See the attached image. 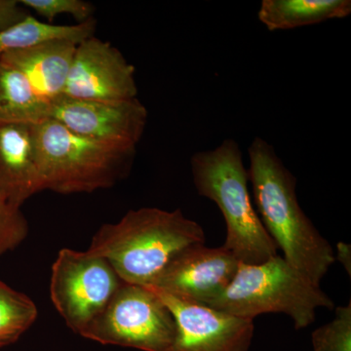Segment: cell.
I'll use <instances>...</instances> for the list:
<instances>
[{
    "label": "cell",
    "instance_id": "1",
    "mask_svg": "<svg viewBox=\"0 0 351 351\" xmlns=\"http://www.w3.org/2000/svg\"><path fill=\"white\" fill-rule=\"evenodd\" d=\"M248 154L253 203L263 228L283 258L319 287L336 262V253L302 211L295 193L297 179L263 138H254Z\"/></svg>",
    "mask_w": 351,
    "mask_h": 351
},
{
    "label": "cell",
    "instance_id": "2",
    "mask_svg": "<svg viewBox=\"0 0 351 351\" xmlns=\"http://www.w3.org/2000/svg\"><path fill=\"white\" fill-rule=\"evenodd\" d=\"M205 240L202 226L181 210L141 208L101 226L87 251L107 260L124 282L149 287L181 252Z\"/></svg>",
    "mask_w": 351,
    "mask_h": 351
},
{
    "label": "cell",
    "instance_id": "3",
    "mask_svg": "<svg viewBox=\"0 0 351 351\" xmlns=\"http://www.w3.org/2000/svg\"><path fill=\"white\" fill-rule=\"evenodd\" d=\"M191 173L198 195L213 201L225 219L226 239L223 248L239 263L257 265L278 255L254 208L248 189L239 145L226 138L212 151L191 156Z\"/></svg>",
    "mask_w": 351,
    "mask_h": 351
},
{
    "label": "cell",
    "instance_id": "4",
    "mask_svg": "<svg viewBox=\"0 0 351 351\" xmlns=\"http://www.w3.org/2000/svg\"><path fill=\"white\" fill-rule=\"evenodd\" d=\"M43 191L62 195L112 188L130 172L134 145L78 135L53 119L34 124Z\"/></svg>",
    "mask_w": 351,
    "mask_h": 351
},
{
    "label": "cell",
    "instance_id": "5",
    "mask_svg": "<svg viewBox=\"0 0 351 351\" xmlns=\"http://www.w3.org/2000/svg\"><path fill=\"white\" fill-rule=\"evenodd\" d=\"M245 319L263 313H284L297 330L313 324L319 307L332 309L334 302L318 286L279 255L267 262L239 263L232 282L208 306Z\"/></svg>",
    "mask_w": 351,
    "mask_h": 351
},
{
    "label": "cell",
    "instance_id": "6",
    "mask_svg": "<svg viewBox=\"0 0 351 351\" xmlns=\"http://www.w3.org/2000/svg\"><path fill=\"white\" fill-rule=\"evenodd\" d=\"M124 283L105 258L64 248L51 270L50 297L66 326L82 337Z\"/></svg>",
    "mask_w": 351,
    "mask_h": 351
},
{
    "label": "cell",
    "instance_id": "7",
    "mask_svg": "<svg viewBox=\"0 0 351 351\" xmlns=\"http://www.w3.org/2000/svg\"><path fill=\"white\" fill-rule=\"evenodd\" d=\"M176 335L172 313L152 289L124 283L83 338L142 351H169Z\"/></svg>",
    "mask_w": 351,
    "mask_h": 351
},
{
    "label": "cell",
    "instance_id": "8",
    "mask_svg": "<svg viewBox=\"0 0 351 351\" xmlns=\"http://www.w3.org/2000/svg\"><path fill=\"white\" fill-rule=\"evenodd\" d=\"M136 69L112 43L93 36L78 43L64 97L115 101L137 98Z\"/></svg>",
    "mask_w": 351,
    "mask_h": 351
},
{
    "label": "cell",
    "instance_id": "9",
    "mask_svg": "<svg viewBox=\"0 0 351 351\" xmlns=\"http://www.w3.org/2000/svg\"><path fill=\"white\" fill-rule=\"evenodd\" d=\"M151 289L174 317L176 335L169 351H248L250 348L255 331L254 320L181 301Z\"/></svg>",
    "mask_w": 351,
    "mask_h": 351
},
{
    "label": "cell",
    "instance_id": "10",
    "mask_svg": "<svg viewBox=\"0 0 351 351\" xmlns=\"http://www.w3.org/2000/svg\"><path fill=\"white\" fill-rule=\"evenodd\" d=\"M239 265L223 246L193 245L181 252L149 287L181 301L208 306L230 285Z\"/></svg>",
    "mask_w": 351,
    "mask_h": 351
},
{
    "label": "cell",
    "instance_id": "11",
    "mask_svg": "<svg viewBox=\"0 0 351 351\" xmlns=\"http://www.w3.org/2000/svg\"><path fill=\"white\" fill-rule=\"evenodd\" d=\"M50 119L84 137L137 147L147 126V110L138 98L103 101L63 96L51 103Z\"/></svg>",
    "mask_w": 351,
    "mask_h": 351
},
{
    "label": "cell",
    "instance_id": "12",
    "mask_svg": "<svg viewBox=\"0 0 351 351\" xmlns=\"http://www.w3.org/2000/svg\"><path fill=\"white\" fill-rule=\"evenodd\" d=\"M0 191L17 210L43 191L34 124L0 123Z\"/></svg>",
    "mask_w": 351,
    "mask_h": 351
},
{
    "label": "cell",
    "instance_id": "13",
    "mask_svg": "<svg viewBox=\"0 0 351 351\" xmlns=\"http://www.w3.org/2000/svg\"><path fill=\"white\" fill-rule=\"evenodd\" d=\"M76 46L69 40L47 41L7 53L0 60L19 71L36 94L51 105L64 96Z\"/></svg>",
    "mask_w": 351,
    "mask_h": 351
},
{
    "label": "cell",
    "instance_id": "14",
    "mask_svg": "<svg viewBox=\"0 0 351 351\" xmlns=\"http://www.w3.org/2000/svg\"><path fill=\"white\" fill-rule=\"evenodd\" d=\"M350 13V0H263L258 18L274 32L343 19Z\"/></svg>",
    "mask_w": 351,
    "mask_h": 351
},
{
    "label": "cell",
    "instance_id": "15",
    "mask_svg": "<svg viewBox=\"0 0 351 351\" xmlns=\"http://www.w3.org/2000/svg\"><path fill=\"white\" fill-rule=\"evenodd\" d=\"M51 105L22 73L0 60V123L38 124L50 119Z\"/></svg>",
    "mask_w": 351,
    "mask_h": 351
},
{
    "label": "cell",
    "instance_id": "16",
    "mask_svg": "<svg viewBox=\"0 0 351 351\" xmlns=\"http://www.w3.org/2000/svg\"><path fill=\"white\" fill-rule=\"evenodd\" d=\"M96 20L71 25L48 24L27 15L25 19L0 31V58L52 40H69L80 43L96 32Z\"/></svg>",
    "mask_w": 351,
    "mask_h": 351
},
{
    "label": "cell",
    "instance_id": "17",
    "mask_svg": "<svg viewBox=\"0 0 351 351\" xmlns=\"http://www.w3.org/2000/svg\"><path fill=\"white\" fill-rule=\"evenodd\" d=\"M38 306L29 295L0 279V348L16 343L36 322Z\"/></svg>",
    "mask_w": 351,
    "mask_h": 351
},
{
    "label": "cell",
    "instance_id": "18",
    "mask_svg": "<svg viewBox=\"0 0 351 351\" xmlns=\"http://www.w3.org/2000/svg\"><path fill=\"white\" fill-rule=\"evenodd\" d=\"M313 351H351V302L337 307L331 322L314 330Z\"/></svg>",
    "mask_w": 351,
    "mask_h": 351
},
{
    "label": "cell",
    "instance_id": "19",
    "mask_svg": "<svg viewBox=\"0 0 351 351\" xmlns=\"http://www.w3.org/2000/svg\"><path fill=\"white\" fill-rule=\"evenodd\" d=\"M25 8L31 9L52 24L57 16L71 15L78 24L93 19L94 6L84 0H21Z\"/></svg>",
    "mask_w": 351,
    "mask_h": 351
},
{
    "label": "cell",
    "instance_id": "20",
    "mask_svg": "<svg viewBox=\"0 0 351 351\" xmlns=\"http://www.w3.org/2000/svg\"><path fill=\"white\" fill-rule=\"evenodd\" d=\"M27 233L29 225L24 214L14 209L0 191V256L17 248Z\"/></svg>",
    "mask_w": 351,
    "mask_h": 351
},
{
    "label": "cell",
    "instance_id": "21",
    "mask_svg": "<svg viewBox=\"0 0 351 351\" xmlns=\"http://www.w3.org/2000/svg\"><path fill=\"white\" fill-rule=\"evenodd\" d=\"M29 13L18 0H0V31L25 19Z\"/></svg>",
    "mask_w": 351,
    "mask_h": 351
},
{
    "label": "cell",
    "instance_id": "22",
    "mask_svg": "<svg viewBox=\"0 0 351 351\" xmlns=\"http://www.w3.org/2000/svg\"><path fill=\"white\" fill-rule=\"evenodd\" d=\"M337 250H338V253L337 255H335V257L338 258L339 263H343V267L346 269V271H348V274L350 276V269H351V248L350 245H348L346 243H343V242H339L337 244Z\"/></svg>",
    "mask_w": 351,
    "mask_h": 351
}]
</instances>
